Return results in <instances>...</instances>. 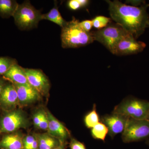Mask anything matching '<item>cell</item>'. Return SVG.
I'll return each mask as SVG.
<instances>
[{
	"label": "cell",
	"instance_id": "6da1fadb",
	"mask_svg": "<svg viewBox=\"0 0 149 149\" xmlns=\"http://www.w3.org/2000/svg\"><path fill=\"white\" fill-rule=\"evenodd\" d=\"M106 2L111 19L135 39L143 35L149 27V16L147 12L149 4L135 7L117 0Z\"/></svg>",
	"mask_w": 149,
	"mask_h": 149
},
{
	"label": "cell",
	"instance_id": "7a4b0ae2",
	"mask_svg": "<svg viewBox=\"0 0 149 149\" xmlns=\"http://www.w3.org/2000/svg\"><path fill=\"white\" fill-rule=\"evenodd\" d=\"M61 39L62 47L64 49L81 47L95 41L92 31H84L79 25V21L74 17L62 27Z\"/></svg>",
	"mask_w": 149,
	"mask_h": 149
},
{
	"label": "cell",
	"instance_id": "3957f363",
	"mask_svg": "<svg viewBox=\"0 0 149 149\" xmlns=\"http://www.w3.org/2000/svg\"><path fill=\"white\" fill-rule=\"evenodd\" d=\"M13 17L19 29L29 30L37 28L39 22L42 20V14L29 1H25L19 5Z\"/></svg>",
	"mask_w": 149,
	"mask_h": 149
},
{
	"label": "cell",
	"instance_id": "277c9868",
	"mask_svg": "<svg viewBox=\"0 0 149 149\" xmlns=\"http://www.w3.org/2000/svg\"><path fill=\"white\" fill-rule=\"evenodd\" d=\"M112 113L134 119H147L149 113V102L128 97L116 106Z\"/></svg>",
	"mask_w": 149,
	"mask_h": 149
},
{
	"label": "cell",
	"instance_id": "5b68a950",
	"mask_svg": "<svg viewBox=\"0 0 149 149\" xmlns=\"http://www.w3.org/2000/svg\"><path fill=\"white\" fill-rule=\"evenodd\" d=\"M92 32L94 40L100 43L111 53L119 41L130 35L119 24L112 22L106 27Z\"/></svg>",
	"mask_w": 149,
	"mask_h": 149
},
{
	"label": "cell",
	"instance_id": "8992f818",
	"mask_svg": "<svg viewBox=\"0 0 149 149\" xmlns=\"http://www.w3.org/2000/svg\"><path fill=\"white\" fill-rule=\"evenodd\" d=\"M149 139V121L128 118L122 133V141L125 143L138 142Z\"/></svg>",
	"mask_w": 149,
	"mask_h": 149
},
{
	"label": "cell",
	"instance_id": "52a82bcc",
	"mask_svg": "<svg viewBox=\"0 0 149 149\" xmlns=\"http://www.w3.org/2000/svg\"><path fill=\"white\" fill-rule=\"evenodd\" d=\"M28 84L41 96L49 95L50 84L49 79L41 70L24 68Z\"/></svg>",
	"mask_w": 149,
	"mask_h": 149
},
{
	"label": "cell",
	"instance_id": "ba28073f",
	"mask_svg": "<svg viewBox=\"0 0 149 149\" xmlns=\"http://www.w3.org/2000/svg\"><path fill=\"white\" fill-rule=\"evenodd\" d=\"M146 46L143 42L137 41L132 35H128L119 41L112 54L117 56L135 54L143 52Z\"/></svg>",
	"mask_w": 149,
	"mask_h": 149
},
{
	"label": "cell",
	"instance_id": "9c48e42d",
	"mask_svg": "<svg viewBox=\"0 0 149 149\" xmlns=\"http://www.w3.org/2000/svg\"><path fill=\"white\" fill-rule=\"evenodd\" d=\"M27 120L22 112L15 111L6 115L1 120L0 133H10L20 128H25Z\"/></svg>",
	"mask_w": 149,
	"mask_h": 149
},
{
	"label": "cell",
	"instance_id": "30bf717a",
	"mask_svg": "<svg viewBox=\"0 0 149 149\" xmlns=\"http://www.w3.org/2000/svg\"><path fill=\"white\" fill-rule=\"evenodd\" d=\"M128 118L121 115L112 113L111 114L102 116L101 120L107 127L108 134L113 139L118 133L123 132Z\"/></svg>",
	"mask_w": 149,
	"mask_h": 149
},
{
	"label": "cell",
	"instance_id": "8fae6325",
	"mask_svg": "<svg viewBox=\"0 0 149 149\" xmlns=\"http://www.w3.org/2000/svg\"><path fill=\"white\" fill-rule=\"evenodd\" d=\"M47 113L49 121L47 129L49 134L59 141L67 142L70 137L68 130L50 112Z\"/></svg>",
	"mask_w": 149,
	"mask_h": 149
},
{
	"label": "cell",
	"instance_id": "7c38bea8",
	"mask_svg": "<svg viewBox=\"0 0 149 149\" xmlns=\"http://www.w3.org/2000/svg\"><path fill=\"white\" fill-rule=\"evenodd\" d=\"M13 84L17 93L18 102L22 104L32 103L40 98L41 95L28 83Z\"/></svg>",
	"mask_w": 149,
	"mask_h": 149
},
{
	"label": "cell",
	"instance_id": "4fadbf2b",
	"mask_svg": "<svg viewBox=\"0 0 149 149\" xmlns=\"http://www.w3.org/2000/svg\"><path fill=\"white\" fill-rule=\"evenodd\" d=\"M0 102L6 107L15 106L18 102L17 93L13 83L5 86L0 95Z\"/></svg>",
	"mask_w": 149,
	"mask_h": 149
},
{
	"label": "cell",
	"instance_id": "5bb4252c",
	"mask_svg": "<svg viewBox=\"0 0 149 149\" xmlns=\"http://www.w3.org/2000/svg\"><path fill=\"white\" fill-rule=\"evenodd\" d=\"M5 79L10 81L13 84H28L24 68L19 65H14L4 74Z\"/></svg>",
	"mask_w": 149,
	"mask_h": 149
},
{
	"label": "cell",
	"instance_id": "9a60e30c",
	"mask_svg": "<svg viewBox=\"0 0 149 149\" xmlns=\"http://www.w3.org/2000/svg\"><path fill=\"white\" fill-rule=\"evenodd\" d=\"M23 139L17 134L5 136L0 141V148L23 149Z\"/></svg>",
	"mask_w": 149,
	"mask_h": 149
},
{
	"label": "cell",
	"instance_id": "2e32d148",
	"mask_svg": "<svg viewBox=\"0 0 149 149\" xmlns=\"http://www.w3.org/2000/svg\"><path fill=\"white\" fill-rule=\"evenodd\" d=\"M38 141L39 149H53L59 144V141L49 133L37 134L35 135Z\"/></svg>",
	"mask_w": 149,
	"mask_h": 149
},
{
	"label": "cell",
	"instance_id": "e0dca14e",
	"mask_svg": "<svg viewBox=\"0 0 149 149\" xmlns=\"http://www.w3.org/2000/svg\"><path fill=\"white\" fill-rule=\"evenodd\" d=\"M19 5L15 0H0V17L3 18L13 17Z\"/></svg>",
	"mask_w": 149,
	"mask_h": 149
},
{
	"label": "cell",
	"instance_id": "ac0fdd59",
	"mask_svg": "<svg viewBox=\"0 0 149 149\" xmlns=\"http://www.w3.org/2000/svg\"><path fill=\"white\" fill-rule=\"evenodd\" d=\"M42 19L52 22L58 25L61 28L64 26L67 22L61 16L56 2H55L54 7L49 12L42 14Z\"/></svg>",
	"mask_w": 149,
	"mask_h": 149
},
{
	"label": "cell",
	"instance_id": "d6986e66",
	"mask_svg": "<svg viewBox=\"0 0 149 149\" xmlns=\"http://www.w3.org/2000/svg\"><path fill=\"white\" fill-rule=\"evenodd\" d=\"M108 133L107 127L102 122H99L93 127L91 130V135L94 139L101 140L104 142Z\"/></svg>",
	"mask_w": 149,
	"mask_h": 149
},
{
	"label": "cell",
	"instance_id": "ffe728a7",
	"mask_svg": "<svg viewBox=\"0 0 149 149\" xmlns=\"http://www.w3.org/2000/svg\"><path fill=\"white\" fill-rule=\"evenodd\" d=\"M100 119L97 111L95 104L93 105V109L85 116L84 122L85 126L88 128H92L99 123Z\"/></svg>",
	"mask_w": 149,
	"mask_h": 149
},
{
	"label": "cell",
	"instance_id": "44dd1931",
	"mask_svg": "<svg viewBox=\"0 0 149 149\" xmlns=\"http://www.w3.org/2000/svg\"><path fill=\"white\" fill-rule=\"evenodd\" d=\"M17 63V61L15 59L0 56V75H3L11 67Z\"/></svg>",
	"mask_w": 149,
	"mask_h": 149
},
{
	"label": "cell",
	"instance_id": "7402d4cb",
	"mask_svg": "<svg viewBox=\"0 0 149 149\" xmlns=\"http://www.w3.org/2000/svg\"><path fill=\"white\" fill-rule=\"evenodd\" d=\"M93 23V27L97 30L103 29L106 27L111 22V18L99 15L95 17L92 19Z\"/></svg>",
	"mask_w": 149,
	"mask_h": 149
},
{
	"label": "cell",
	"instance_id": "603a6c76",
	"mask_svg": "<svg viewBox=\"0 0 149 149\" xmlns=\"http://www.w3.org/2000/svg\"><path fill=\"white\" fill-rule=\"evenodd\" d=\"M90 2L88 0H69L68 1L67 5L70 9L75 11L85 8Z\"/></svg>",
	"mask_w": 149,
	"mask_h": 149
},
{
	"label": "cell",
	"instance_id": "cb8c5ba5",
	"mask_svg": "<svg viewBox=\"0 0 149 149\" xmlns=\"http://www.w3.org/2000/svg\"><path fill=\"white\" fill-rule=\"evenodd\" d=\"M69 146L70 149H86L84 144L73 138L70 140Z\"/></svg>",
	"mask_w": 149,
	"mask_h": 149
},
{
	"label": "cell",
	"instance_id": "d4e9b609",
	"mask_svg": "<svg viewBox=\"0 0 149 149\" xmlns=\"http://www.w3.org/2000/svg\"><path fill=\"white\" fill-rule=\"evenodd\" d=\"M79 25L85 32H91L93 27V22L92 20H83L79 22Z\"/></svg>",
	"mask_w": 149,
	"mask_h": 149
},
{
	"label": "cell",
	"instance_id": "484cf974",
	"mask_svg": "<svg viewBox=\"0 0 149 149\" xmlns=\"http://www.w3.org/2000/svg\"><path fill=\"white\" fill-rule=\"evenodd\" d=\"M49 125V121L47 113L43 111L42 115V119L40 122L39 128L44 130H47Z\"/></svg>",
	"mask_w": 149,
	"mask_h": 149
},
{
	"label": "cell",
	"instance_id": "4316f807",
	"mask_svg": "<svg viewBox=\"0 0 149 149\" xmlns=\"http://www.w3.org/2000/svg\"><path fill=\"white\" fill-rule=\"evenodd\" d=\"M36 139L35 136H27L23 140V149H29Z\"/></svg>",
	"mask_w": 149,
	"mask_h": 149
},
{
	"label": "cell",
	"instance_id": "83f0119b",
	"mask_svg": "<svg viewBox=\"0 0 149 149\" xmlns=\"http://www.w3.org/2000/svg\"><path fill=\"white\" fill-rule=\"evenodd\" d=\"M43 112V111H39L36 113L33 116V120L34 125L38 128H39L40 122H41Z\"/></svg>",
	"mask_w": 149,
	"mask_h": 149
},
{
	"label": "cell",
	"instance_id": "f1b7e54d",
	"mask_svg": "<svg viewBox=\"0 0 149 149\" xmlns=\"http://www.w3.org/2000/svg\"><path fill=\"white\" fill-rule=\"evenodd\" d=\"M125 4H128L127 5L139 7L140 6L146 4V1H137V0H128L125 1Z\"/></svg>",
	"mask_w": 149,
	"mask_h": 149
},
{
	"label": "cell",
	"instance_id": "f546056e",
	"mask_svg": "<svg viewBox=\"0 0 149 149\" xmlns=\"http://www.w3.org/2000/svg\"><path fill=\"white\" fill-rule=\"evenodd\" d=\"M59 144L54 148L53 149H65L66 148L67 145V142H62V141H59Z\"/></svg>",
	"mask_w": 149,
	"mask_h": 149
},
{
	"label": "cell",
	"instance_id": "4dcf8cb0",
	"mask_svg": "<svg viewBox=\"0 0 149 149\" xmlns=\"http://www.w3.org/2000/svg\"><path fill=\"white\" fill-rule=\"evenodd\" d=\"M29 149H39V145L37 139H35V141L32 143Z\"/></svg>",
	"mask_w": 149,
	"mask_h": 149
},
{
	"label": "cell",
	"instance_id": "1f68e13d",
	"mask_svg": "<svg viewBox=\"0 0 149 149\" xmlns=\"http://www.w3.org/2000/svg\"><path fill=\"white\" fill-rule=\"evenodd\" d=\"M5 86V85H4V83H3V81L0 80V95L1 94Z\"/></svg>",
	"mask_w": 149,
	"mask_h": 149
},
{
	"label": "cell",
	"instance_id": "d6a6232c",
	"mask_svg": "<svg viewBox=\"0 0 149 149\" xmlns=\"http://www.w3.org/2000/svg\"><path fill=\"white\" fill-rule=\"evenodd\" d=\"M146 143L147 145H148V146H149V139L147 140L146 142Z\"/></svg>",
	"mask_w": 149,
	"mask_h": 149
},
{
	"label": "cell",
	"instance_id": "836d02e7",
	"mask_svg": "<svg viewBox=\"0 0 149 149\" xmlns=\"http://www.w3.org/2000/svg\"><path fill=\"white\" fill-rule=\"evenodd\" d=\"M147 120H148L149 121V113L148 115V117H147Z\"/></svg>",
	"mask_w": 149,
	"mask_h": 149
},
{
	"label": "cell",
	"instance_id": "e575fe53",
	"mask_svg": "<svg viewBox=\"0 0 149 149\" xmlns=\"http://www.w3.org/2000/svg\"></svg>",
	"mask_w": 149,
	"mask_h": 149
}]
</instances>
